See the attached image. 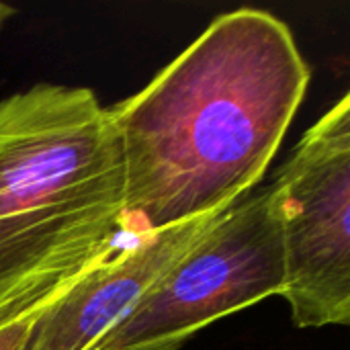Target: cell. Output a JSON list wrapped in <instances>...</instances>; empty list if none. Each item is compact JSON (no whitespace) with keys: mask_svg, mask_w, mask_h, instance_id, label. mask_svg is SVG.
<instances>
[{"mask_svg":"<svg viewBox=\"0 0 350 350\" xmlns=\"http://www.w3.org/2000/svg\"><path fill=\"white\" fill-rule=\"evenodd\" d=\"M310 68L285 21L217 14L137 94L107 107L133 238L217 215L265 176L304 103Z\"/></svg>","mask_w":350,"mask_h":350,"instance_id":"1","label":"cell"},{"mask_svg":"<svg viewBox=\"0 0 350 350\" xmlns=\"http://www.w3.org/2000/svg\"><path fill=\"white\" fill-rule=\"evenodd\" d=\"M123 166L107 107L39 82L0 100V304L121 246Z\"/></svg>","mask_w":350,"mask_h":350,"instance_id":"2","label":"cell"},{"mask_svg":"<svg viewBox=\"0 0 350 350\" xmlns=\"http://www.w3.org/2000/svg\"><path fill=\"white\" fill-rule=\"evenodd\" d=\"M283 289L279 207L271 183L219 213L92 350H178L211 322Z\"/></svg>","mask_w":350,"mask_h":350,"instance_id":"3","label":"cell"},{"mask_svg":"<svg viewBox=\"0 0 350 350\" xmlns=\"http://www.w3.org/2000/svg\"><path fill=\"white\" fill-rule=\"evenodd\" d=\"M285 289L297 328L350 324V94L301 137L273 180Z\"/></svg>","mask_w":350,"mask_h":350,"instance_id":"4","label":"cell"},{"mask_svg":"<svg viewBox=\"0 0 350 350\" xmlns=\"http://www.w3.org/2000/svg\"><path fill=\"white\" fill-rule=\"evenodd\" d=\"M217 215L137 236L131 244H123L86 269L41 312L27 350L94 349L135 308L150 287L193 248Z\"/></svg>","mask_w":350,"mask_h":350,"instance_id":"5","label":"cell"},{"mask_svg":"<svg viewBox=\"0 0 350 350\" xmlns=\"http://www.w3.org/2000/svg\"><path fill=\"white\" fill-rule=\"evenodd\" d=\"M103 260V258H100ZM96 265V262H94ZM88 267L47 275L0 304V350H27L41 312L62 295Z\"/></svg>","mask_w":350,"mask_h":350,"instance_id":"6","label":"cell"},{"mask_svg":"<svg viewBox=\"0 0 350 350\" xmlns=\"http://www.w3.org/2000/svg\"><path fill=\"white\" fill-rule=\"evenodd\" d=\"M12 14H14V8L8 6V4H4V2H0V31H2V27L12 18Z\"/></svg>","mask_w":350,"mask_h":350,"instance_id":"7","label":"cell"}]
</instances>
